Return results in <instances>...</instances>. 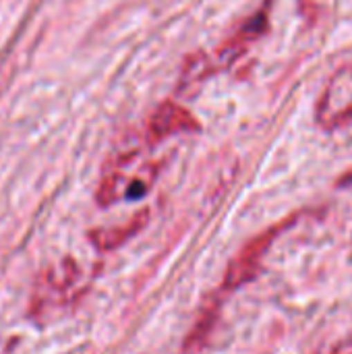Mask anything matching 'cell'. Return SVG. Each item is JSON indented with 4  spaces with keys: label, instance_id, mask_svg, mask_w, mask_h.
<instances>
[{
    "label": "cell",
    "instance_id": "3957f363",
    "mask_svg": "<svg viewBox=\"0 0 352 354\" xmlns=\"http://www.w3.org/2000/svg\"><path fill=\"white\" fill-rule=\"evenodd\" d=\"M349 180H352V176H349Z\"/></svg>",
    "mask_w": 352,
    "mask_h": 354
},
{
    "label": "cell",
    "instance_id": "6da1fadb",
    "mask_svg": "<svg viewBox=\"0 0 352 354\" xmlns=\"http://www.w3.org/2000/svg\"><path fill=\"white\" fill-rule=\"evenodd\" d=\"M352 116V64L340 68L322 102H319V108H317V118L324 127L332 129V127H340L342 122H346Z\"/></svg>",
    "mask_w": 352,
    "mask_h": 354
},
{
    "label": "cell",
    "instance_id": "7a4b0ae2",
    "mask_svg": "<svg viewBox=\"0 0 352 354\" xmlns=\"http://www.w3.org/2000/svg\"><path fill=\"white\" fill-rule=\"evenodd\" d=\"M197 129L199 122L193 118V114L176 102H164L162 106H158V110L151 114L147 124V133L151 141H160L164 137L176 133H189Z\"/></svg>",
    "mask_w": 352,
    "mask_h": 354
}]
</instances>
